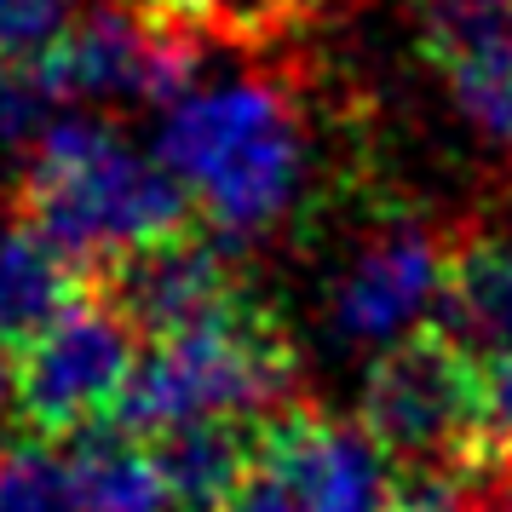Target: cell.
<instances>
[{"label": "cell", "instance_id": "11", "mask_svg": "<svg viewBox=\"0 0 512 512\" xmlns=\"http://www.w3.org/2000/svg\"><path fill=\"white\" fill-rule=\"evenodd\" d=\"M443 328L472 357L512 351V236H455L449 288H443Z\"/></svg>", "mask_w": 512, "mask_h": 512}, {"label": "cell", "instance_id": "13", "mask_svg": "<svg viewBox=\"0 0 512 512\" xmlns=\"http://www.w3.org/2000/svg\"><path fill=\"white\" fill-rule=\"evenodd\" d=\"M438 70L449 75V93H455V104L466 110V121L512 150V29L455 52Z\"/></svg>", "mask_w": 512, "mask_h": 512}, {"label": "cell", "instance_id": "3", "mask_svg": "<svg viewBox=\"0 0 512 512\" xmlns=\"http://www.w3.org/2000/svg\"><path fill=\"white\" fill-rule=\"evenodd\" d=\"M294 380H300V357L288 328L254 294H242L202 323L150 340V351H139L133 363V380L110 426L150 443L185 420L271 415L277 403H288Z\"/></svg>", "mask_w": 512, "mask_h": 512}, {"label": "cell", "instance_id": "18", "mask_svg": "<svg viewBox=\"0 0 512 512\" xmlns=\"http://www.w3.org/2000/svg\"><path fill=\"white\" fill-rule=\"evenodd\" d=\"M472 489H478V512H512V449H489L472 466Z\"/></svg>", "mask_w": 512, "mask_h": 512}, {"label": "cell", "instance_id": "1", "mask_svg": "<svg viewBox=\"0 0 512 512\" xmlns=\"http://www.w3.org/2000/svg\"><path fill=\"white\" fill-rule=\"evenodd\" d=\"M156 156L219 236H259L294 202L305 144L294 104L271 81L231 75L167 104Z\"/></svg>", "mask_w": 512, "mask_h": 512}, {"label": "cell", "instance_id": "17", "mask_svg": "<svg viewBox=\"0 0 512 512\" xmlns=\"http://www.w3.org/2000/svg\"><path fill=\"white\" fill-rule=\"evenodd\" d=\"M75 24V0H0V64L41 58Z\"/></svg>", "mask_w": 512, "mask_h": 512}, {"label": "cell", "instance_id": "10", "mask_svg": "<svg viewBox=\"0 0 512 512\" xmlns=\"http://www.w3.org/2000/svg\"><path fill=\"white\" fill-rule=\"evenodd\" d=\"M87 288V271L75 265L41 225H6L0 231V346H24L29 334L64 311Z\"/></svg>", "mask_w": 512, "mask_h": 512}, {"label": "cell", "instance_id": "8", "mask_svg": "<svg viewBox=\"0 0 512 512\" xmlns=\"http://www.w3.org/2000/svg\"><path fill=\"white\" fill-rule=\"evenodd\" d=\"M259 466L277 478L305 512H380L386 501V455L363 426L317 415V409H277L259 426Z\"/></svg>", "mask_w": 512, "mask_h": 512}, {"label": "cell", "instance_id": "5", "mask_svg": "<svg viewBox=\"0 0 512 512\" xmlns=\"http://www.w3.org/2000/svg\"><path fill=\"white\" fill-rule=\"evenodd\" d=\"M139 328L116 305L81 288L41 334L18 346V415L41 443L110 426L139 363Z\"/></svg>", "mask_w": 512, "mask_h": 512}, {"label": "cell", "instance_id": "2", "mask_svg": "<svg viewBox=\"0 0 512 512\" xmlns=\"http://www.w3.org/2000/svg\"><path fill=\"white\" fill-rule=\"evenodd\" d=\"M18 208L81 271L196 225L190 190L162 162L139 156L116 127L87 116H58L35 139L24 185H18Z\"/></svg>", "mask_w": 512, "mask_h": 512}, {"label": "cell", "instance_id": "9", "mask_svg": "<svg viewBox=\"0 0 512 512\" xmlns=\"http://www.w3.org/2000/svg\"><path fill=\"white\" fill-rule=\"evenodd\" d=\"M259 426L265 420L254 415H213V420H185L162 438H150V455L162 466L173 512L225 507L259 461Z\"/></svg>", "mask_w": 512, "mask_h": 512}, {"label": "cell", "instance_id": "20", "mask_svg": "<svg viewBox=\"0 0 512 512\" xmlns=\"http://www.w3.org/2000/svg\"><path fill=\"white\" fill-rule=\"evenodd\" d=\"M484 386H489V432L501 449H512V351L484 363Z\"/></svg>", "mask_w": 512, "mask_h": 512}, {"label": "cell", "instance_id": "16", "mask_svg": "<svg viewBox=\"0 0 512 512\" xmlns=\"http://www.w3.org/2000/svg\"><path fill=\"white\" fill-rule=\"evenodd\" d=\"M380 512H478L472 466H392Z\"/></svg>", "mask_w": 512, "mask_h": 512}, {"label": "cell", "instance_id": "12", "mask_svg": "<svg viewBox=\"0 0 512 512\" xmlns=\"http://www.w3.org/2000/svg\"><path fill=\"white\" fill-rule=\"evenodd\" d=\"M75 461V512H167L173 495L162 466L139 438H93L70 455Z\"/></svg>", "mask_w": 512, "mask_h": 512}, {"label": "cell", "instance_id": "19", "mask_svg": "<svg viewBox=\"0 0 512 512\" xmlns=\"http://www.w3.org/2000/svg\"><path fill=\"white\" fill-rule=\"evenodd\" d=\"M219 512H305V507L277 484V478H271V472H265V466L254 461V472L242 478V489H236V495H231Z\"/></svg>", "mask_w": 512, "mask_h": 512}, {"label": "cell", "instance_id": "6", "mask_svg": "<svg viewBox=\"0 0 512 512\" xmlns=\"http://www.w3.org/2000/svg\"><path fill=\"white\" fill-rule=\"evenodd\" d=\"M87 288L104 294L144 340L179 334V328L202 323V317H213V311H225L231 300L248 294L242 277H236V259L219 242V231L208 236L202 225L167 231L156 242H139V248L93 265Z\"/></svg>", "mask_w": 512, "mask_h": 512}, {"label": "cell", "instance_id": "7", "mask_svg": "<svg viewBox=\"0 0 512 512\" xmlns=\"http://www.w3.org/2000/svg\"><path fill=\"white\" fill-rule=\"evenodd\" d=\"M449 254H455V242L432 225H415V219H397L380 236H369L328 294L334 334L351 346L403 340L409 328H420V317L432 305H443Z\"/></svg>", "mask_w": 512, "mask_h": 512}, {"label": "cell", "instance_id": "15", "mask_svg": "<svg viewBox=\"0 0 512 512\" xmlns=\"http://www.w3.org/2000/svg\"><path fill=\"white\" fill-rule=\"evenodd\" d=\"M58 110H70V93L47 52L0 64V144H35L58 121Z\"/></svg>", "mask_w": 512, "mask_h": 512}, {"label": "cell", "instance_id": "4", "mask_svg": "<svg viewBox=\"0 0 512 512\" xmlns=\"http://www.w3.org/2000/svg\"><path fill=\"white\" fill-rule=\"evenodd\" d=\"M363 432L392 466H478L495 449L484 357L420 323L380 346L363 386Z\"/></svg>", "mask_w": 512, "mask_h": 512}, {"label": "cell", "instance_id": "14", "mask_svg": "<svg viewBox=\"0 0 512 512\" xmlns=\"http://www.w3.org/2000/svg\"><path fill=\"white\" fill-rule=\"evenodd\" d=\"M0 512H75V461L29 438L0 455Z\"/></svg>", "mask_w": 512, "mask_h": 512}]
</instances>
